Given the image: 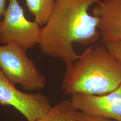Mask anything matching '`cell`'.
I'll list each match as a JSON object with an SVG mask.
<instances>
[{
  "instance_id": "cell-2",
  "label": "cell",
  "mask_w": 121,
  "mask_h": 121,
  "mask_svg": "<svg viewBox=\"0 0 121 121\" xmlns=\"http://www.w3.org/2000/svg\"><path fill=\"white\" fill-rule=\"evenodd\" d=\"M66 69L61 85L66 95H103L121 85V63L103 43L91 45Z\"/></svg>"
},
{
  "instance_id": "cell-8",
  "label": "cell",
  "mask_w": 121,
  "mask_h": 121,
  "mask_svg": "<svg viewBox=\"0 0 121 121\" xmlns=\"http://www.w3.org/2000/svg\"><path fill=\"white\" fill-rule=\"evenodd\" d=\"M80 114L70 100H65L52 106L45 116L35 121H80Z\"/></svg>"
},
{
  "instance_id": "cell-12",
  "label": "cell",
  "mask_w": 121,
  "mask_h": 121,
  "mask_svg": "<svg viewBox=\"0 0 121 121\" xmlns=\"http://www.w3.org/2000/svg\"><path fill=\"white\" fill-rule=\"evenodd\" d=\"M7 0H0V19L3 17L6 9V3Z\"/></svg>"
},
{
  "instance_id": "cell-1",
  "label": "cell",
  "mask_w": 121,
  "mask_h": 121,
  "mask_svg": "<svg viewBox=\"0 0 121 121\" xmlns=\"http://www.w3.org/2000/svg\"><path fill=\"white\" fill-rule=\"evenodd\" d=\"M101 0H56L38 44L42 53L64 62L66 66L80 57L74 43L86 45L100 39L99 19L89 12Z\"/></svg>"
},
{
  "instance_id": "cell-5",
  "label": "cell",
  "mask_w": 121,
  "mask_h": 121,
  "mask_svg": "<svg viewBox=\"0 0 121 121\" xmlns=\"http://www.w3.org/2000/svg\"><path fill=\"white\" fill-rule=\"evenodd\" d=\"M0 104L13 107L27 121L43 117L52 107L46 95L40 93H26L16 88L0 69Z\"/></svg>"
},
{
  "instance_id": "cell-10",
  "label": "cell",
  "mask_w": 121,
  "mask_h": 121,
  "mask_svg": "<svg viewBox=\"0 0 121 121\" xmlns=\"http://www.w3.org/2000/svg\"><path fill=\"white\" fill-rule=\"evenodd\" d=\"M110 52L121 63V41L105 44Z\"/></svg>"
},
{
  "instance_id": "cell-9",
  "label": "cell",
  "mask_w": 121,
  "mask_h": 121,
  "mask_svg": "<svg viewBox=\"0 0 121 121\" xmlns=\"http://www.w3.org/2000/svg\"><path fill=\"white\" fill-rule=\"evenodd\" d=\"M56 0H25L30 13L34 17V22L43 26L49 19Z\"/></svg>"
},
{
  "instance_id": "cell-4",
  "label": "cell",
  "mask_w": 121,
  "mask_h": 121,
  "mask_svg": "<svg viewBox=\"0 0 121 121\" xmlns=\"http://www.w3.org/2000/svg\"><path fill=\"white\" fill-rule=\"evenodd\" d=\"M3 19H0V43H15L28 50L40 42L42 26L29 20L19 0H8Z\"/></svg>"
},
{
  "instance_id": "cell-3",
  "label": "cell",
  "mask_w": 121,
  "mask_h": 121,
  "mask_svg": "<svg viewBox=\"0 0 121 121\" xmlns=\"http://www.w3.org/2000/svg\"><path fill=\"white\" fill-rule=\"evenodd\" d=\"M27 51L15 43L0 45V69L15 85L31 91L40 90L46 86V78Z\"/></svg>"
},
{
  "instance_id": "cell-7",
  "label": "cell",
  "mask_w": 121,
  "mask_h": 121,
  "mask_svg": "<svg viewBox=\"0 0 121 121\" xmlns=\"http://www.w3.org/2000/svg\"><path fill=\"white\" fill-rule=\"evenodd\" d=\"M92 12L99 19L101 43L121 41V0H101Z\"/></svg>"
},
{
  "instance_id": "cell-11",
  "label": "cell",
  "mask_w": 121,
  "mask_h": 121,
  "mask_svg": "<svg viewBox=\"0 0 121 121\" xmlns=\"http://www.w3.org/2000/svg\"><path fill=\"white\" fill-rule=\"evenodd\" d=\"M80 121H117L114 119L107 118L98 117V116H89L83 114L80 112Z\"/></svg>"
},
{
  "instance_id": "cell-6",
  "label": "cell",
  "mask_w": 121,
  "mask_h": 121,
  "mask_svg": "<svg viewBox=\"0 0 121 121\" xmlns=\"http://www.w3.org/2000/svg\"><path fill=\"white\" fill-rule=\"evenodd\" d=\"M69 100L83 114L121 121V85L107 94H73Z\"/></svg>"
}]
</instances>
